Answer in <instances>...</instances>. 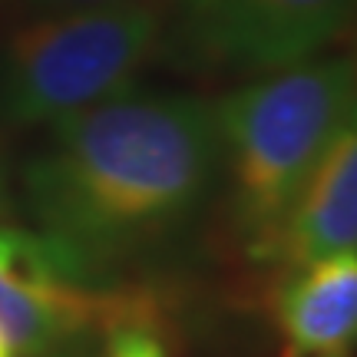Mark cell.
Instances as JSON below:
<instances>
[{
	"label": "cell",
	"mask_w": 357,
	"mask_h": 357,
	"mask_svg": "<svg viewBox=\"0 0 357 357\" xmlns=\"http://www.w3.org/2000/svg\"><path fill=\"white\" fill-rule=\"evenodd\" d=\"M129 321H153L146 294L89 275L40 229L0 222V334L17 357L60 354Z\"/></svg>",
	"instance_id": "obj_4"
},
{
	"label": "cell",
	"mask_w": 357,
	"mask_h": 357,
	"mask_svg": "<svg viewBox=\"0 0 357 357\" xmlns=\"http://www.w3.org/2000/svg\"><path fill=\"white\" fill-rule=\"evenodd\" d=\"M357 24V0H176L162 47L199 77H261L321 53Z\"/></svg>",
	"instance_id": "obj_5"
},
{
	"label": "cell",
	"mask_w": 357,
	"mask_h": 357,
	"mask_svg": "<svg viewBox=\"0 0 357 357\" xmlns=\"http://www.w3.org/2000/svg\"><path fill=\"white\" fill-rule=\"evenodd\" d=\"M50 357H77V354H63V351H60V354H50Z\"/></svg>",
	"instance_id": "obj_12"
},
{
	"label": "cell",
	"mask_w": 357,
	"mask_h": 357,
	"mask_svg": "<svg viewBox=\"0 0 357 357\" xmlns=\"http://www.w3.org/2000/svg\"><path fill=\"white\" fill-rule=\"evenodd\" d=\"M13 208V195H10V166H7V153L0 146V222L10 215Z\"/></svg>",
	"instance_id": "obj_10"
},
{
	"label": "cell",
	"mask_w": 357,
	"mask_h": 357,
	"mask_svg": "<svg viewBox=\"0 0 357 357\" xmlns=\"http://www.w3.org/2000/svg\"><path fill=\"white\" fill-rule=\"evenodd\" d=\"M341 252H357V96L291 202L271 261L288 271Z\"/></svg>",
	"instance_id": "obj_6"
},
{
	"label": "cell",
	"mask_w": 357,
	"mask_h": 357,
	"mask_svg": "<svg viewBox=\"0 0 357 357\" xmlns=\"http://www.w3.org/2000/svg\"><path fill=\"white\" fill-rule=\"evenodd\" d=\"M284 357H294V354H291V351H288V354H284Z\"/></svg>",
	"instance_id": "obj_13"
},
{
	"label": "cell",
	"mask_w": 357,
	"mask_h": 357,
	"mask_svg": "<svg viewBox=\"0 0 357 357\" xmlns=\"http://www.w3.org/2000/svg\"><path fill=\"white\" fill-rule=\"evenodd\" d=\"M275 318L294 357H351L357 347V252L288 268Z\"/></svg>",
	"instance_id": "obj_7"
},
{
	"label": "cell",
	"mask_w": 357,
	"mask_h": 357,
	"mask_svg": "<svg viewBox=\"0 0 357 357\" xmlns=\"http://www.w3.org/2000/svg\"><path fill=\"white\" fill-rule=\"evenodd\" d=\"M40 10H83V7H106V3H126V0H26Z\"/></svg>",
	"instance_id": "obj_9"
},
{
	"label": "cell",
	"mask_w": 357,
	"mask_h": 357,
	"mask_svg": "<svg viewBox=\"0 0 357 357\" xmlns=\"http://www.w3.org/2000/svg\"><path fill=\"white\" fill-rule=\"evenodd\" d=\"M102 357H169V351L153 328V321H129L106 331Z\"/></svg>",
	"instance_id": "obj_8"
},
{
	"label": "cell",
	"mask_w": 357,
	"mask_h": 357,
	"mask_svg": "<svg viewBox=\"0 0 357 357\" xmlns=\"http://www.w3.org/2000/svg\"><path fill=\"white\" fill-rule=\"evenodd\" d=\"M218 169L212 102L126 89L53 123L24 169V195L37 229L106 278L195 218Z\"/></svg>",
	"instance_id": "obj_1"
},
{
	"label": "cell",
	"mask_w": 357,
	"mask_h": 357,
	"mask_svg": "<svg viewBox=\"0 0 357 357\" xmlns=\"http://www.w3.org/2000/svg\"><path fill=\"white\" fill-rule=\"evenodd\" d=\"M354 96L357 50H347L252 77L212 102L235 235L255 261H271L291 202Z\"/></svg>",
	"instance_id": "obj_2"
},
{
	"label": "cell",
	"mask_w": 357,
	"mask_h": 357,
	"mask_svg": "<svg viewBox=\"0 0 357 357\" xmlns=\"http://www.w3.org/2000/svg\"><path fill=\"white\" fill-rule=\"evenodd\" d=\"M162 0L53 10L13 30L0 50V116L53 126L132 89L162 47Z\"/></svg>",
	"instance_id": "obj_3"
},
{
	"label": "cell",
	"mask_w": 357,
	"mask_h": 357,
	"mask_svg": "<svg viewBox=\"0 0 357 357\" xmlns=\"http://www.w3.org/2000/svg\"><path fill=\"white\" fill-rule=\"evenodd\" d=\"M0 357H17L13 354V347L7 344V337H3V334H0Z\"/></svg>",
	"instance_id": "obj_11"
}]
</instances>
